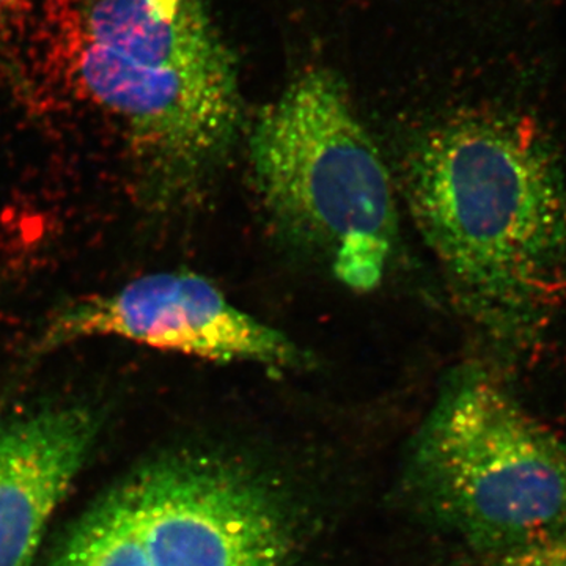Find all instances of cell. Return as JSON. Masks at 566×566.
<instances>
[{
  "label": "cell",
  "mask_w": 566,
  "mask_h": 566,
  "mask_svg": "<svg viewBox=\"0 0 566 566\" xmlns=\"http://www.w3.org/2000/svg\"><path fill=\"white\" fill-rule=\"evenodd\" d=\"M285 505L248 469L172 453L136 469L71 528L50 566H290Z\"/></svg>",
  "instance_id": "obj_5"
},
{
  "label": "cell",
  "mask_w": 566,
  "mask_h": 566,
  "mask_svg": "<svg viewBox=\"0 0 566 566\" xmlns=\"http://www.w3.org/2000/svg\"><path fill=\"white\" fill-rule=\"evenodd\" d=\"M405 191L465 315L510 348L538 342L566 294V170L546 133L458 115L408 153Z\"/></svg>",
  "instance_id": "obj_1"
},
{
  "label": "cell",
  "mask_w": 566,
  "mask_h": 566,
  "mask_svg": "<svg viewBox=\"0 0 566 566\" xmlns=\"http://www.w3.org/2000/svg\"><path fill=\"white\" fill-rule=\"evenodd\" d=\"M28 0H0V25L24 9Z\"/></svg>",
  "instance_id": "obj_9"
},
{
  "label": "cell",
  "mask_w": 566,
  "mask_h": 566,
  "mask_svg": "<svg viewBox=\"0 0 566 566\" xmlns=\"http://www.w3.org/2000/svg\"><path fill=\"white\" fill-rule=\"evenodd\" d=\"M88 338H118L211 363L273 368L303 363L285 334L240 311L214 283L189 271L140 275L114 292L66 305L44 324L33 354Z\"/></svg>",
  "instance_id": "obj_6"
},
{
  "label": "cell",
  "mask_w": 566,
  "mask_h": 566,
  "mask_svg": "<svg viewBox=\"0 0 566 566\" xmlns=\"http://www.w3.org/2000/svg\"><path fill=\"white\" fill-rule=\"evenodd\" d=\"M411 476L428 510L483 556L566 534V441L485 365L446 379Z\"/></svg>",
  "instance_id": "obj_4"
},
{
  "label": "cell",
  "mask_w": 566,
  "mask_h": 566,
  "mask_svg": "<svg viewBox=\"0 0 566 566\" xmlns=\"http://www.w3.org/2000/svg\"><path fill=\"white\" fill-rule=\"evenodd\" d=\"M88 406L48 408L0 423V566H32L63 497L98 439Z\"/></svg>",
  "instance_id": "obj_7"
},
{
  "label": "cell",
  "mask_w": 566,
  "mask_h": 566,
  "mask_svg": "<svg viewBox=\"0 0 566 566\" xmlns=\"http://www.w3.org/2000/svg\"><path fill=\"white\" fill-rule=\"evenodd\" d=\"M482 566H566V534L486 554Z\"/></svg>",
  "instance_id": "obj_8"
},
{
  "label": "cell",
  "mask_w": 566,
  "mask_h": 566,
  "mask_svg": "<svg viewBox=\"0 0 566 566\" xmlns=\"http://www.w3.org/2000/svg\"><path fill=\"white\" fill-rule=\"evenodd\" d=\"M260 199L294 244L354 292L385 279L398 216L392 178L329 70L305 71L260 115L249 144Z\"/></svg>",
  "instance_id": "obj_3"
},
{
  "label": "cell",
  "mask_w": 566,
  "mask_h": 566,
  "mask_svg": "<svg viewBox=\"0 0 566 566\" xmlns=\"http://www.w3.org/2000/svg\"><path fill=\"white\" fill-rule=\"evenodd\" d=\"M63 41L77 87L120 126L148 202H169L229 150L240 84L202 0H76Z\"/></svg>",
  "instance_id": "obj_2"
}]
</instances>
